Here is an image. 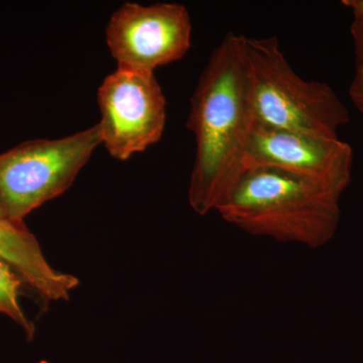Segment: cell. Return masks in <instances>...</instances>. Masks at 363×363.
<instances>
[{
  "mask_svg": "<svg viewBox=\"0 0 363 363\" xmlns=\"http://www.w3.org/2000/svg\"><path fill=\"white\" fill-rule=\"evenodd\" d=\"M353 152L339 138H323L255 124L245 169L272 167L305 177L342 196L352 177Z\"/></svg>",
  "mask_w": 363,
  "mask_h": 363,
  "instance_id": "52a82bcc",
  "label": "cell"
},
{
  "mask_svg": "<svg viewBox=\"0 0 363 363\" xmlns=\"http://www.w3.org/2000/svg\"><path fill=\"white\" fill-rule=\"evenodd\" d=\"M102 143L125 161L159 142L166 124V98L152 72L118 68L98 89Z\"/></svg>",
  "mask_w": 363,
  "mask_h": 363,
  "instance_id": "5b68a950",
  "label": "cell"
},
{
  "mask_svg": "<svg viewBox=\"0 0 363 363\" xmlns=\"http://www.w3.org/2000/svg\"><path fill=\"white\" fill-rule=\"evenodd\" d=\"M102 143L99 123L58 140H35L0 154V216L23 221L63 194Z\"/></svg>",
  "mask_w": 363,
  "mask_h": 363,
  "instance_id": "277c9868",
  "label": "cell"
},
{
  "mask_svg": "<svg viewBox=\"0 0 363 363\" xmlns=\"http://www.w3.org/2000/svg\"><path fill=\"white\" fill-rule=\"evenodd\" d=\"M191 37L190 16L179 4L128 2L112 14L106 28L107 45L118 68L152 73L183 58Z\"/></svg>",
  "mask_w": 363,
  "mask_h": 363,
  "instance_id": "8992f818",
  "label": "cell"
},
{
  "mask_svg": "<svg viewBox=\"0 0 363 363\" xmlns=\"http://www.w3.org/2000/svg\"><path fill=\"white\" fill-rule=\"evenodd\" d=\"M0 260L48 300L68 301L79 285L76 277L50 266L37 238L23 221L0 216Z\"/></svg>",
  "mask_w": 363,
  "mask_h": 363,
  "instance_id": "ba28073f",
  "label": "cell"
},
{
  "mask_svg": "<svg viewBox=\"0 0 363 363\" xmlns=\"http://www.w3.org/2000/svg\"><path fill=\"white\" fill-rule=\"evenodd\" d=\"M21 279L9 264L0 260V313L16 322L25 332L26 338L32 340L35 328L26 318L18 303Z\"/></svg>",
  "mask_w": 363,
  "mask_h": 363,
  "instance_id": "9c48e42d",
  "label": "cell"
},
{
  "mask_svg": "<svg viewBox=\"0 0 363 363\" xmlns=\"http://www.w3.org/2000/svg\"><path fill=\"white\" fill-rule=\"evenodd\" d=\"M351 101L363 116V65H357L350 88Z\"/></svg>",
  "mask_w": 363,
  "mask_h": 363,
  "instance_id": "30bf717a",
  "label": "cell"
},
{
  "mask_svg": "<svg viewBox=\"0 0 363 363\" xmlns=\"http://www.w3.org/2000/svg\"><path fill=\"white\" fill-rule=\"evenodd\" d=\"M351 35L354 43L357 65H363V21H353L351 26Z\"/></svg>",
  "mask_w": 363,
  "mask_h": 363,
  "instance_id": "8fae6325",
  "label": "cell"
},
{
  "mask_svg": "<svg viewBox=\"0 0 363 363\" xmlns=\"http://www.w3.org/2000/svg\"><path fill=\"white\" fill-rule=\"evenodd\" d=\"M257 124L307 135L337 138L350 114L326 83L296 73L276 37L247 38Z\"/></svg>",
  "mask_w": 363,
  "mask_h": 363,
  "instance_id": "3957f363",
  "label": "cell"
},
{
  "mask_svg": "<svg viewBox=\"0 0 363 363\" xmlns=\"http://www.w3.org/2000/svg\"><path fill=\"white\" fill-rule=\"evenodd\" d=\"M342 4L352 11L354 20L363 21V0H345Z\"/></svg>",
  "mask_w": 363,
  "mask_h": 363,
  "instance_id": "7c38bea8",
  "label": "cell"
},
{
  "mask_svg": "<svg viewBox=\"0 0 363 363\" xmlns=\"http://www.w3.org/2000/svg\"><path fill=\"white\" fill-rule=\"evenodd\" d=\"M341 196L316 182L272 167L245 169L216 212L252 236L323 247L335 235Z\"/></svg>",
  "mask_w": 363,
  "mask_h": 363,
  "instance_id": "7a4b0ae2",
  "label": "cell"
},
{
  "mask_svg": "<svg viewBox=\"0 0 363 363\" xmlns=\"http://www.w3.org/2000/svg\"><path fill=\"white\" fill-rule=\"evenodd\" d=\"M245 40L226 33L191 99L187 128L195 135L196 156L188 197L201 216L216 211L247 169L257 119Z\"/></svg>",
  "mask_w": 363,
  "mask_h": 363,
  "instance_id": "6da1fadb",
  "label": "cell"
}]
</instances>
